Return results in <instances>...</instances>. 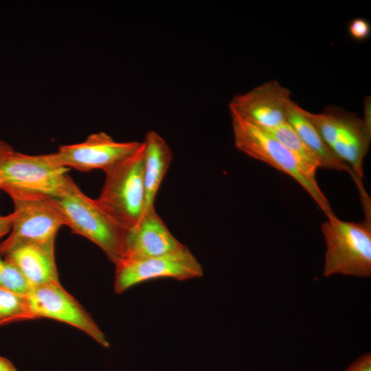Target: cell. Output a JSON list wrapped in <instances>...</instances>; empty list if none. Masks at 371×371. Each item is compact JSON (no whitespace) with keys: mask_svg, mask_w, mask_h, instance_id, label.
<instances>
[{"mask_svg":"<svg viewBox=\"0 0 371 371\" xmlns=\"http://www.w3.org/2000/svg\"><path fill=\"white\" fill-rule=\"evenodd\" d=\"M69 170L59 165L55 153L25 154L0 139V189L12 200L58 194L70 179Z\"/></svg>","mask_w":371,"mask_h":371,"instance_id":"obj_1","label":"cell"},{"mask_svg":"<svg viewBox=\"0 0 371 371\" xmlns=\"http://www.w3.org/2000/svg\"><path fill=\"white\" fill-rule=\"evenodd\" d=\"M62 212L65 225L98 246L115 265L124 255L126 229L120 225L98 203L87 196L70 177L57 195L49 198Z\"/></svg>","mask_w":371,"mask_h":371,"instance_id":"obj_2","label":"cell"},{"mask_svg":"<svg viewBox=\"0 0 371 371\" xmlns=\"http://www.w3.org/2000/svg\"><path fill=\"white\" fill-rule=\"evenodd\" d=\"M236 148L293 178L313 199L328 218L336 216L317 181L302 171L295 155L267 131L230 111Z\"/></svg>","mask_w":371,"mask_h":371,"instance_id":"obj_3","label":"cell"},{"mask_svg":"<svg viewBox=\"0 0 371 371\" xmlns=\"http://www.w3.org/2000/svg\"><path fill=\"white\" fill-rule=\"evenodd\" d=\"M144 144L131 155L105 172L99 196L100 205L120 225L128 229L135 225L145 210L144 181Z\"/></svg>","mask_w":371,"mask_h":371,"instance_id":"obj_4","label":"cell"},{"mask_svg":"<svg viewBox=\"0 0 371 371\" xmlns=\"http://www.w3.org/2000/svg\"><path fill=\"white\" fill-rule=\"evenodd\" d=\"M326 249L324 276H371L370 217L363 222L344 221L336 216L322 224Z\"/></svg>","mask_w":371,"mask_h":371,"instance_id":"obj_5","label":"cell"},{"mask_svg":"<svg viewBox=\"0 0 371 371\" xmlns=\"http://www.w3.org/2000/svg\"><path fill=\"white\" fill-rule=\"evenodd\" d=\"M302 113L330 150L362 180L363 160L371 138V129L366 126L363 119L337 107H328L319 113L302 109Z\"/></svg>","mask_w":371,"mask_h":371,"instance_id":"obj_6","label":"cell"},{"mask_svg":"<svg viewBox=\"0 0 371 371\" xmlns=\"http://www.w3.org/2000/svg\"><path fill=\"white\" fill-rule=\"evenodd\" d=\"M203 269L186 247L159 256L123 260L115 265L114 291L120 294L144 282L159 278L183 281L200 278Z\"/></svg>","mask_w":371,"mask_h":371,"instance_id":"obj_7","label":"cell"},{"mask_svg":"<svg viewBox=\"0 0 371 371\" xmlns=\"http://www.w3.org/2000/svg\"><path fill=\"white\" fill-rule=\"evenodd\" d=\"M14 218L8 236L0 243V255L24 243L54 245L64 216L47 197L14 199Z\"/></svg>","mask_w":371,"mask_h":371,"instance_id":"obj_8","label":"cell"},{"mask_svg":"<svg viewBox=\"0 0 371 371\" xmlns=\"http://www.w3.org/2000/svg\"><path fill=\"white\" fill-rule=\"evenodd\" d=\"M26 297L34 319L64 322L82 330L102 346L109 347L104 333L89 313L60 282L34 286Z\"/></svg>","mask_w":371,"mask_h":371,"instance_id":"obj_9","label":"cell"},{"mask_svg":"<svg viewBox=\"0 0 371 371\" xmlns=\"http://www.w3.org/2000/svg\"><path fill=\"white\" fill-rule=\"evenodd\" d=\"M142 142H117L104 132L89 135L83 142L60 146L55 153L60 166L88 172H104L133 154Z\"/></svg>","mask_w":371,"mask_h":371,"instance_id":"obj_10","label":"cell"},{"mask_svg":"<svg viewBox=\"0 0 371 371\" xmlns=\"http://www.w3.org/2000/svg\"><path fill=\"white\" fill-rule=\"evenodd\" d=\"M291 101V91L278 81L271 80L235 95L229 108L254 125L268 129L287 122Z\"/></svg>","mask_w":371,"mask_h":371,"instance_id":"obj_11","label":"cell"},{"mask_svg":"<svg viewBox=\"0 0 371 371\" xmlns=\"http://www.w3.org/2000/svg\"><path fill=\"white\" fill-rule=\"evenodd\" d=\"M183 246L170 232L153 207L145 211L138 223L126 229L124 255L122 261L159 256Z\"/></svg>","mask_w":371,"mask_h":371,"instance_id":"obj_12","label":"cell"},{"mask_svg":"<svg viewBox=\"0 0 371 371\" xmlns=\"http://www.w3.org/2000/svg\"><path fill=\"white\" fill-rule=\"evenodd\" d=\"M2 256L20 270L32 287L59 282L54 245L20 243Z\"/></svg>","mask_w":371,"mask_h":371,"instance_id":"obj_13","label":"cell"},{"mask_svg":"<svg viewBox=\"0 0 371 371\" xmlns=\"http://www.w3.org/2000/svg\"><path fill=\"white\" fill-rule=\"evenodd\" d=\"M287 122L305 145L319 158L321 168L348 172L357 184L359 192L364 191L361 179L346 163L330 150L315 127L303 114L302 108L293 101L291 102L288 108Z\"/></svg>","mask_w":371,"mask_h":371,"instance_id":"obj_14","label":"cell"},{"mask_svg":"<svg viewBox=\"0 0 371 371\" xmlns=\"http://www.w3.org/2000/svg\"><path fill=\"white\" fill-rule=\"evenodd\" d=\"M143 142L145 212L155 207V197L170 168L172 153L165 139L155 131H148Z\"/></svg>","mask_w":371,"mask_h":371,"instance_id":"obj_15","label":"cell"},{"mask_svg":"<svg viewBox=\"0 0 371 371\" xmlns=\"http://www.w3.org/2000/svg\"><path fill=\"white\" fill-rule=\"evenodd\" d=\"M263 129L286 146L297 158L303 172L311 180L316 181L315 173L317 168H321V162L288 122Z\"/></svg>","mask_w":371,"mask_h":371,"instance_id":"obj_16","label":"cell"},{"mask_svg":"<svg viewBox=\"0 0 371 371\" xmlns=\"http://www.w3.org/2000/svg\"><path fill=\"white\" fill-rule=\"evenodd\" d=\"M34 319L26 296L0 288V326Z\"/></svg>","mask_w":371,"mask_h":371,"instance_id":"obj_17","label":"cell"},{"mask_svg":"<svg viewBox=\"0 0 371 371\" xmlns=\"http://www.w3.org/2000/svg\"><path fill=\"white\" fill-rule=\"evenodd\" d=\"M0 288L23 296H27L32 288L20 270L1 255Z\"/></svg>","mask_w":371,"mask_h":371,"instance_id":"obj_18","label":"cell"},{"mask_svg":"<svg viewBox=\"0 0 371 371\" xmlns=\"http://www.w3.org/2000/svg\"><path fill=\"white\" fill-rule=\"evenodd\" d=\"M348 32L354 39L363 41L370 36L371 26L369 21L363 18H355L348 24Z\"/></svg>","mask_w":371,"mask_h":371,"instance_id":"obj_19","label":"cell"},{"mask_svg":"<svg viewBox=\"0 0 371 371\" xmlns=\"http://www.w3.org/2000/svg\"><path fill=\"white\" fill-rule=\"evenodd\" d=\"M344 371H371L370 352H366L359 357Z\"/></svg>","mask_w":371,"mask_h":371,"instance_id":"obj_20","label":"cell"},{"mask_svg":"<svg viewBox=\"0 0 371 371\" xmlns=\"http://www.w3.org/2000/svg\"><path fill=\"white\" fill-rule=\"evenodd\" d=\"M13 218L12 212L5 216L0 215V238L10 232Z\"/></svg>","mask_w":371,"mask_h":371,"instance_id":"obj_21","label":"cell"},{"mask_svg":"<svg viewBox=\"0 0 371 371\" xmlns=\"http://www.w3.org/2000/svg\"><path fill=\"white\" fill-rule=\"evenodd\" d=\"M363 120L366 126L371 129V100L370 96H367L363 102Z\"/></svg>","mask_w":371,"mask_h":371,"instance_id":"obj_22","label":"cell"},{"mask_svg":"<svg viewBox=\"0 0 371 371\" xmlns=\"http://www.w3.org/2000/svg\"><path fill=\"white\" fill-rule=\"evenodd\" d=\"M0 371H17L14 365L7 358L0 356Z\"/></svg>","mask_w":371,"mask_h":371,"instance_id":"obj_23","label":"cell"}]
</instances>
